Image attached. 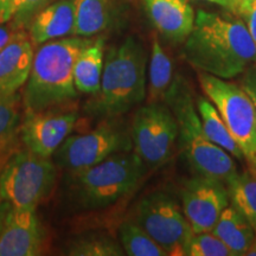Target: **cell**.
I'll use <instances>...</instances> for the list:
<instances>
[{
    "instance_id": "1",
    "label": "cell",
    "mask_w": 256,
    "mask_h": 256,
    "mask_svg": "<svg viewBox=\"0 0 256 256\" xmlns=\"http://www.w3.org/2000/svg\"><path fill=\"white\" fill-rule=\"evenodd\" d=\"M184 56L198 72L232 80L256 63V46L241 18L197 12Z\"/></svg>"
},
{
    "instance_id": "2",
    "label": "cell",
    "mask_w": 256,
    "mask_h": 256,
    "mask_svg": "<svg viewBox=\"0 0 256 256\" xmlns=\"http://www.w3.org/2000/svg\"><path fill=\"white\" fill-rule=\"evenodd\" d=\"M147 52L142 42L128 36L104 56L100 90L84 106L100 119L120 118L146 100Z\"/></svg>"
},
{
    "instance_id": "3",
    "label": "cell",
    "mask_w": 256,
    "mask_h": 256,
    "mask_svg": "<svg viewBox=\"0 0 256 256\" xmlns=\"http://www.w3.org/2000/svg\"><path fill=\"white\" fill-rule=\"evenodd\" d=\"M92 37L72 36L50 40L34 51V63L23 92L25 112L66 107L76 100L74 64Z\"/></svg>"
},
{
    "instance_id": "4",
    "label": "cell",
    "mask_w": 256,
    "mask_h": 256,
    "mask_svg": "<svg viewBox=\"0 0 256 256\" xmlns=\"http://www.w3.org/2000/svg\"><path fill=\"white\" fill-rule=\"evenodd\" d=\"M147 171L134 151L116 153L90 168L69 171L66 194L78 209H104L132 194Z\"/></svg>"
},
{
    "instance_id": "5",
    "label": "cell",
    "mask_w": 256,
    "mask_h": 256,
    "mask_svg": "<svg viewBox=\"0 0 256 256\" xmlns=\"http://www.w3.org/2000/svg\"><path fill=\"white\" fill-rule=\"evenodd\" d=\"M165 104L171 108L177 120L179 144L191 168L198 176L228 183L238 174L235 162L228 152L206 136L196 102L184 80L174 78Z\"/></svg>"
},
{
    "instance_id": "6",
    "label": "cell",
    "mask_w": 256,
    "mask_h": 256,
    "mask_svg": "<svg viewBox=\"0 0 256 256\" xmlns=\"http://www.w3.org/2000/svg\"><path fill=\"white\" fill-rule=\"evenodd\" d=\"M56 179L54 160L20 150L0 168V197L14 209L36 210L54 190Z\"/></svg>"
},
{
    "instance_id": "7",
    "label": "cell",
    "mask_w": 256,
    "mask_h": 256,
    "mask_svg": "<svg viewBox=\"0 0 256 256\" xmlns=\"http://www.w3.org/2000/svg\"><path fill=\"white\" fill-rule=\"evenodd\" d=\"M200 88L215 104L249 166L256 174V108L238 83L198 72Z\"/></svg>"
},
{
    "instance_id": "8",
    "label": "cell",
    "mask_w": 256,
    "mask_h": 256,
    "mask_svg": "<svg viewBox=\"0 0 256 256\" xmlns=\"http://www.w3.org/2000/svg\"><path fill=\"white\" fill-rule=\"evenodd\" d=\"M132 150L130 130L114 118L104 119L89 132L70 134L54 153L52 160L58 168L78 171L98 164L116 153Z\"/></svg>"
},
{
    "instance_id": "9",
    "label": "cell",
    "mask_w": 256,
    "mask_h": 256,
    "mask_svg": "<svg viewBox=\"0 0 256 256\" xmlns=\"http://www.w3.org/2000/svg\"><path fill=\"white\" fill-rule=\"evenodd\" d=\"M133 220L168 256H186L188 242L194 232L174 196L164 191L147 194L138 203Z\"/></svg>"
},
{
    "instance_id": "10",
    "label": "cell",
    "mask_w": 256,
    "mask_h": 256,
    "mask_svg": "<svg viewBox=\"0 0 256 256\" xmlns=\"http://www.w3.org/2000/svg\"><path fill=\"white\" fill-rule=\"evenodd\" d=\"M133 151L147 168H158L170 159L178 140V124L165 102L142 106L136 112L130 127Z\"/></svg>"
},
{
    "instance_id": "11",
    "label": "cell",
    "mask_w": 256,
    "mask_h": 256,
    "mask_svg": "<svg viewBox=\"0 0 256 256\" xmlns=\"http://www.w3.org/2000/svg\"><path fill=\"white\" fill-rule=\"evenodd\" d=\"M180 200L194 232H211L223 210L230 204L228 186L224 182L198 174L183 185Z\"/></svg>"
},
{
    "instance_id": "12",
    "label": "cell",
    "mask_w": 256,
    "mask_h": 256,
    "mask_svg": "<svg viewBox=\"0 0 256 256\" xmlns=\"http://www.w3.org/2000/svg\"><path fill=\"white\" fill-rule=\"evenodd\" d=\"M78 120V112L68 110L66 106L43 112H25L19 130L22 142L34 154L52 158L72 134Z\"/></svg>"
},
{
    "instance_id": "13",
    "label": "cell",
    "mask_w": 256,
    "mask_h": 256,
    "mask_svg": "<svg viewBox=\"0 0 256 256\" xmlns=\"http://www.w3.org/2000/svg\"><path fill=\"white\" fill-rule=\"evenodd\" d=\"M46 232L36 216V210L11 208L0 234V256L40 255Z\"/></svg>"
},
{
    "instance_id": "14",
    "label": "cell",
    "mask_w": 256,
    "mask_h": 256,
    "mask_svg": "<svg viewBox=\"0 0 256 256\" xmlns=\"http://www.w3.org/2000/svg\"><path fill=\"white\" fill-rule=\"evenodd\" d=\"M34 46L25 30L16 31L0 51V95L18 92L30 76Z\"/></svg>"
},
{
    "instance_id": "15",
    "label": "cell",
    "mask_w": 256,
    "mask_h": 256,
    "mask_svg": "<svg viewBox=\"0 0 256 256\" xmlns=\"http://www.w3.org/2000/svg\"><path fill=\"white\" fill-rule=\"evenodd\" d=\"M153 26L174 43H184L194 25L196 14L188 0H142Z\"/></svg>"
},
{
    "instance_id": "16",
    "label": "cell",
    "mask_w": 256,
    "mask_h": 256,
    "mask_svg": "<svg viewBox=\"0 0 256 256\" xmlns=\"http://www.w3.org/2000/svg\"><path fill=\"white\" fill-rule=\"evenodd\" d=\"M76 0H57L43 8L28 26V37L34 46L46 42L75 36Z\"/></svg>"
},
{
    "instance_id": "17",
    "label": "cell",
    "mask_w": 256,
    "mask_h": 256,
    "mask_svg": "<svg viewBox=\"0 0 256 256\" xmlns=\"http://www.w3.org/2000/svg\"><path fill=\"white\" fill-rule=\"evenodd\" d=\"M126 0H76L75 36L92 37L107 31L122 14Z\"/></svg>"
},
{
    "instance_id": "18",
    "label": "cell",
    "mask_w": 256,
    "mask_h": 256,
    "mask_svg": "<svg viewBox=\"0 0 256 256\" xmlns=\"http://www.w3.org/2000/svg\"><path fill=\"white\" fill-rule=\"evenodd\" d=\"M104 38L92 40L81 50L74 64V83L81 94L96 95L100 90L104 66Z\"/></svg>"
},
{
    "instance_id": "19",
    "label": "cell",
    "mask_w": 256,
    "mask_h": 256,
    "mask_svg": "<svg viewBox=\"0 0 256 256\" xmlns=\"http://www.w3.org/2000/svg\"><path fill=\"white\" fill-rule=\"evenodd\" d=\"M211 232L229 248L232 256L246 255L255 241V232L250 223L232 203L223 210Z\"/></svg>"
},
{
    "instance_id": "20",
    "label": "cell",
    "mask_w": 256,
    "mask_h": 256,
    "mask_svg": "<svg viewBox=\"0 0 256 256\" xmlns=\"http://www.w3.org/2000/svg\"><path fill=\"white\" fill-rule=\"evenodd\" d=\"M174 82V63L160 44L156 34L153 36L148 80L146 86L147 104L165 102L166 95Z\"/></svg>"
},
{
    "instance_id": "21",
    "label": "cell",
    "mask_w": 256,
    "mask_h": 256,
    "mask_svg": "<svg viewBox=\"0 0 256 256\" xmlns=\"http://www.w3.org/2000/svg\"><path fill=\"white\" fill-rule=\"evenodd\" d=\"M196 107L200 116L204 132L211 142L240 162L244 160L241 148L238 147V142L234 140L215 104L206 96V98L200 96L196 98Z\"/></svg>"
},
{
    "instance_id": "22",
    "label": "cell",
    "mask_w": 256,
    "mask_h": 256,
    "mask_svg": "<svg viewBox=\"0 0 256 256\" xmlns=\"http://www.w3.org/2000/svg\"><path fill=\"white\" fill-rule=\"evenodd\" d=\"M64 254L70 256H121L124 252L120 242L104 232H84L66 243Z\"/></svg>"
},
{
    "instance_id": "23",
    "label": "cell",
    "mask_w": 256,
    "mask_h": 256,
    "mask_svg": "<svg viewBox=\"0 0 256 256\" xmlns=\"http://www.w3.org/2000/svg\"><path fill=\"white\" fill-rule=\"evenodd\" d=\"M230 203L241 211L255 232L256 241V174L252 172L236 174L226 183Z\"/></svg>"
},
{
    "instance_id": "24",
    "label": "cell",
    "mask_w": 256,
    "mask_h": 256,
    "mask_svg": "<svg viewBox=\"0 0 256 256\" xmlns=\"http://www.w3.org/2000/svg\"><path fill=\"white\" fill-rule=\"evenodd\" d=\"M118 235L126 255L168 256L164 249L134 220H124L121 223Z\"/></svg>"
},
{
    "instance_id": "25",
    "label": "cell",
    "mask_w": 256,
    "mask_h": 256,
    "mask_svg": "<svg viewBox=\"0 0 256 256\" xmlns=\"http://www.w3.org/2000/svg\"><path fill=\"white\" fill-rule=\"evenodd\" d=\"M23 98L19 92L0 95V152L6 148L20 130V104Z\"/></svg>"
},
{
    "instance_id": "26",
    "label": "cell",
    "mask_w": 256,
    "mask_h": 256,
    "mask_svg": "<svg viewBox=\"0 0 256 256\" xmlns=\"http://www.w3.org/2000/svg\"><path fill=\"white\" fill-rule=\"evenodd\" d=\"M186 256H232V252L211 232H192L188 242Z\"/></svg>"
},
{
    "instance_id": "27",
    "label": "cell",
    "mask_w": 256,
    "mask_h": 256,
    "mask_svg": "<svg viewBox=\"0 0 256 256\" xmlns=\"http://www.w3.org/2000/svg\"><path fill=\"white\" fill-rule=\"evenodd\" d=\"M52 2L54 0H14V14L10 23L16 31H26L34 18Z\"/></svg>"
},
{
    "instance_id": "28",
    "label": "cell",
    "mask_w": 256,
    "mask_h": 256,
    "mask_svg": "<svg viewBox=\"0 0 256 256\" xmlns=\"http://www.w3.org/2000/svg\"><path fill=\"white\" fill-rule=\"evenodd\" d=\"M235 16L242 19L256 46V0H252L247 4L240 6L236 10Z\"/></svg>"
},
{
    "instance_id": "29",
    "label": "cell",
    "mask_w": 256,
    "mask_h": 256,
    "mask_svg": "<svg viewBox=\"0 0 256 256\" xmlns=\"http://www.w3.org/2000/svg\"><path fill=\"white\" fill-rule=\"evenodd\" d=\"M238 84L249 95L256 108V63L252 64L242 72Z\"/></svg>"
},
{
    "instance_id": "30",
    "label": "cell",
    "mask_w": 256,
    "mask_h": 256,
    "mask_svg": "<svg viewBox=\"0 0 256 256\" xmlns=\"http://www.w3.org/2000/svg\"><path fill=\"white\" fill-rule=\"evenodd\" d=\"M16 30L12 26L11 23H0V51L4 49V46L12 40Z\"/></svg>"
},
{
    "instance_id": "31",
    "label": "cell",
    "mask_w": 256,
    "mask_h": 256,
    "mask_svg": "<svg viewBox=\"0 0 256 256\" xmlns=\"http://www.w3.org/2000/svg\"><path fill=\"white\" fill-rule=\"evenodd\" d=\"M14 14V0H0V23H8Z\"/></svg>"
},
{
    "instance_id": "32",
    "label": "cell",
    "mask_w": 256,
    "mask_h": 256,
    "mask_svg": "<svg viewBox=\"0 0 256 256\" xmlns=\"http://www.w3.org/2000/svg\"><path fill=\"white\" fill-rule=\"evenodd\" d=\"M10 210H11V206L6 203L5 200H2V197H0V234H2V228H4Z\"/></svg>"
},
{
    "instance_id": "33",
    "label": "cell",
    "mask_w": 256,
    "mask_h": 256,
    "mask_svg": "<svg viewBox=\"0 0 256 256\" xmlns=\"http://www.w3.org/2000/svg\"><path fill=\"white\" fill-rule=\"evenodd\" d=\"M204 2H212V4L222 6L223 8L228 10V11L232 12V14L234 11V0H204Z\"/></svg>"
},
{
    "instance_id": "34",
    "label": "cell",
    "mask_w": 256,
    "mask_h": 256,
    "mask_svg": "<svg viewBox=\"0 0 256 256\" xmlns=\"http://www.w3.org/2000/svg\"><path fill=\"white\" fill-rule=\"evenodd\" d=\"M252 2V0H234V11H232V14H235L236 10H238L240 6H242L243 4H247V2Z\"/></svg>"
}]
</instances>
